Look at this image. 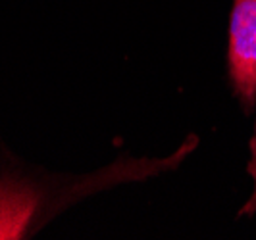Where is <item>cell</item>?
Returning <instances> with one entry per match:
<instances>
[{
  "instance_id": "6da1fadb",
  "label": "cell",
  "mask_w": 256,
  "mask_h": 240,
  "mask_svg": "<svg viewBox=\"0 0 256 240\" xmlns=\"http://www.w3.org/2000/svg\"><path fill=\"white\" fill-rule=\"evenodd\" d=\"M141 165H124V169H106L102 173H94L92 177L79 179L77 183L62 189V181L50 187V179H37L33 175L22 173L16 164L2 160L0 162V240L26 239L35 233L48 217V204L52 196L66 194L79 198L81 194H89L94 187H104L108 183L135 179Z\"/></svg>"
},
{
  "instance_id": "7a4b0ae2",
  "label": "cell",
  "mask_w": 256,
  "mask_h": 240,
  "mask_svg": "<svg viewBox=\"0 0 256 240\" xmlns=\"http://www.w3.org/2000/svg\"><path fill=\"white\" fill-rule=\"evenodd\" d=\"M228 58L233 90L250 110L256 104V0H233Z\"/></svg>"
},
{
  "instance_id": "3957f363",
  "label": "cell",
  "mask_w": 256,
  "mask_h": 240,
  "mask_svg": "<svg viewBox=\"0 0 256 240\" xmlns=\"http://www.w3.org/2000/svg\"><path fill=\"white\" fill-rule=\"evenodd\" d=\"M248 169H250V173H252V177H254V194H252V198L246 202V206H244V214H252L256 210V139L254 142H252V162H250V165H248Z\"/></svg>"
}]
</instances>
